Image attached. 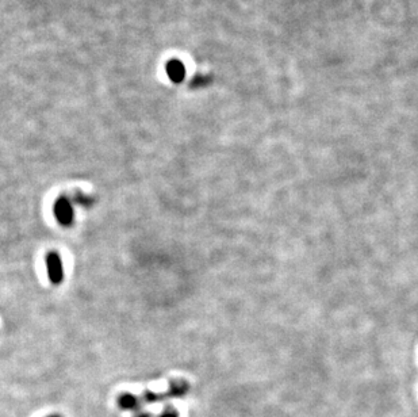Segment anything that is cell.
I'll return each instance as SVG.
<instances>
[{
  "instance_id": "obj_1",
  "label": "cell",
  "mask_w": 418,
  "mask_h": 417,
  "mask_svg": "<svg viewBox=\"0 0 418 417\" xmlns=\"http://www.w3.org/2000/svg\"><path fill=\"white\" fill-rule=\"evenodd\" d=\"M55 217L60 225L71 226L75 220V210L73 202L68 195L59 196L55 203Z\"/></svg>"
},
{
  "instance_id": "obj_4",
  "label": "cell",
  "mask_w": 418,
  "mask_h": 417,
  "mask_svg": "<svg viewBox=\"0 0 418 417\" xmlns=\"http://www.w3.org/2000/svg\"><path fill=\"white\" fill-rule=\"evenodd\" d=\"M118 405L123 410H137L141 406V400L130 393H123L122 396L118 397Z\"/></svg>"
},
{
  "instance_id": "obj_3",
  "label": "cell",
  "mask_w": 418,
  "mask_h": 417,
  "mask_svg": "<svg viewBox=\"0 0 418 417\" xmlns=\"http://www.w3.org/2000/svg\"><path fill=\"white\" fill-rule=\"evenodd\" d=\"M46 270L53 284H60L64 280L63 260L56 251H52L46 256Z\"/></svg>"
},
{
  "instance_id": "obj_7",
  "label": "cell",
  "mask_w": 418,
  "mask_h": 417,
  "mask_svg": "<svg viewBox=\"0 0 418 417\" xmlns=\"http://www.w3.org/2000/svg\"><path fill=\"white\" fill-rule=\"evenodd\" d=\"M160 417H179V416H177V413H176L173 409H167L165 412H163L161 414H160Z\"/></svg>"
},
{
  "instance_id": "obj_2",
  "label": "cell",
  "mask_w": 418,
  "mask_h": 417,
  "mask_svg": "<svg viewBox=\"0 0 418 417\" xmlns=\"http://www.w3.org/2000/svg\"><path fill=\"white\" fill-rule=\"evenodd\" d=\"M189 390V386L185 382H176V384L171 385L165 393H155V392H145L143 394L141 402H157V401H163L168 397H180L184 396L185 392Z\"/></svg>"
},
{
  "instance_id": "obj_5",
  "label": "cell",
  "mask_w": 418,
  "mask_h": 417,
  "mask_svg": "<svg viewBox=\"0 0 418 417\" xmlns=\"http://www.w3.org/2000/svg\"><path fill=\"white\" fill-rule=\"evenodd\" d=\"M167 73L172 81H175V83H180V81L184 79L185 69H184V65L180 63V61L173 60V61H171V63L167 65Z\"/></svg>"
},
{
  "instance_id": "obj_8",
  "label": "cell",
  "mask_w": 418,
  "mask_h": 417,
  "mask_svg": "<svg viewBox=\"0 0 418 417\" xmlns=\"http://www.w3.org/2000/svg\"><path fill=\"white\" fill-rule=\"evenodd\" d=\"M134 417H152V414L147 412H138V413H135V416Z\"/></svg>"
},
{
  "instance_id": "obj_9",
  "label": "cell",
  "mask_w": 418,
  "mask_h": 417,
  "mask_svg": "<svg viewBox=\"0 0 418 417\" xmlns=\"http://www.w3.org/2000/svg\"><path fill=\"white\" fill-rule=\"evenodd\" d=\"M48 417H61V416H60V414H51V416H48Z\"/></svg>"
},
{
  "instance_id": "obj_6",
  "label": "cell",
  "mask_w": 418,
  "mask_h": 417,
  "mask_svg": "<svg viewBox=\"0 0 418 417\" xmlns=\"http://www.w3.org/2000/svg\"><path fill=\"white\" fill-rule=\"evenodd\" d=\"M71 199L72 202H76V203H79L80 206H84V207H89V206L94 203V199H92L91 196L84 195L81 192H75V194L72 195Z\"/></svg>"
}]
</instances>
